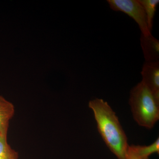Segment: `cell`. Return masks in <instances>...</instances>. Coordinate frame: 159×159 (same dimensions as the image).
Masks as SVG:
<instances>
[{
    "label": "cell",
    "mask_w": 159,
    "mask_h": 159,
    "mask_svg": "<svg viewBox=\"0 0 159 159\" xmlns=\"http://www.w3.org/2000/svg\"><path fill=\"white\" fill-rule=\"evenodd\" d=\"M89 106L93 112L98 131L108 148L118 159H126L129 145L116 113L101 99L91 100Z\"/></svg>",
    "instance_id": "1"
},
{
    "label": "cell",
    "mask_w": 159,
    "mask_h": 159,
    "mask_svg": "<svg viewBox=\"0 0 159 159\" xmlns=\"http://www.w3.org/2000/svg\"><path fill=\"white\" fill-rule=\"evenodd\" d=\"M129 102L137 123L149 129L153 128L159 119V101L142 81L132 89Z\"/></svg>",
    "instance_id": "2"
},
{
    "label": "cell",
    "mask_w": 159,
    "mask_h": 159,
    "mask_svg": "<svg viewBox=\"0 0 159 159\" xmlns=\"http://www.w3.org/2000/svg\"><path fill=\"white\" fill-rule=\"evenodd\" d=\"M107 2L111 9L122 11L132 18L139 25L142 34L145 36L152 35L145 10L139 0H108Z\"/></svg>",
    "instance_id": "3"
},
{
    "label": "cell",
    "mask_w": 159,
    "mask_h": 159,
    "mask_svg": "<svg viewBox=\"0 0 159 159\" xmlns=\"http://www.w3.org/2000/svg\"><path fill=\"white\" fill-rule=\"evenodd\" d=\"M141 74L142 82L159 101V61H145Z\"/></svg>",
    "instance_id": "4"
},
{
    "label": "cell",
    "mask_w": 159,
    "mask_h": 159,
    "mask_svg": "<svg viewBox=\"0 0 159 159\" xmlns=\"http://www.w3.org/2000/svg\"><path fill=\"white\" fill-rule=\"evenodd\" d=\"M141 44L146 61H159V41L152 35L145 36L142 34Z\"/></svg>",
    "instance_id": "5"
},
{
    "label": "cell",
    "mask_w": 159,
    "mask_h": 159,
    "mask_svg": "<svg viewBox=\"0 0 159 159\" xmlns=\"http://www.w3.org/2000/svg\"><path fill=\"white\" fill-rule=\"evenodd\" d=\"M14 113L13 104L0 96V135L7 136L9 121Z\"/></svg>",
    "instance_id": "6"
},
{
    "label": "cell",
    "mask_w": 159,
    "mask_h": 159,
    "mask_svg": "<svg viewBox=\"0 0 159 159\" xmlns=\"http://www.w3.org/2000/svg\"><path fill=\"white\" fill-rule=\"evenodd\" d=\"M129 147L140 159H149L152 154H159V138L148 146L132 145Z\"/></svg>",
    "instance_id": "7"
},
{
    "label": "cell",
    "mask_w": 159,
    "mask_h": 159,
    "mask_svg": "<svg viewBox=\"0 0 159 159\" xmlns=\"http://www.w3.org/2000/svg\"><path fill=\"white\" fill-rule=\"evenodd\" d=\"M139 2L143 6L145 10L147 23H148V29L151 32L152 30L153 26V19L158 4H159V0H139Z\"/></svg>",
    "instance_id": "8"
},
{
    "label": "cell",
    "mask_w": 159,
    "mask_h": 159,
    "mask_svg": "<svg viewBox=\"0 0 159 159\" xmlns=\"http://www.w3.org/2000/svg\"><path fill=\"white\" fill-rule=\"evenodd\" d=\"M17 152L10 147L7 136L0 135V159H18Z\"/></svg>",
    "instance_id": "9"
},
{
    "label": "cell",
    "mask_w": 159,
    "mask_h": 159,
    "mask_svg": "<svg viewBox=\"0 0 159 159\" xmlns=\"http://www.w3.org/2000/svg\"><path fill=\"white\" fill-rule=\"evenodd\" d=\"M126 159H140L134 152L132 150L131 148L129 147V145L128 150H127Z\"/></svg>",
    "instance_id": "10"
}]
</instances>
